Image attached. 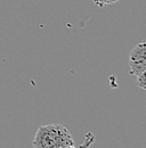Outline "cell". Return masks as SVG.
<instances>
[{"label":"cell","mask_w":146,"mask_h":148,"mask_svg":"<svg viewBox=\"0 0 146 148\" xmlns=\"http://www.w3.org/2000/svg\"><path fill=\"white\" fill-rule=\"evenodd\" d=\"M32 146L34 148H71L75 145L69 130L64 125L55 123L41 125L36 130Z\"/></svg>","instance_id":"1"},{"label":"cell","mask_w":146,"mask_h":148,"mask_svg":"<svg viewBox=\"0 0 146 148\" xmlns=\"http://www.w3.org/2000/svg\"><path fill=\"white\" fill-rule=\"evenodd\" d=\"M130 74L136 76L137 86L146 89V43L144 41L137 43L129 55Z\"/></svg>","instance_id":"2"},{"label":"cell","mask_w":146,"mask_h":148,"mask_svg":"<svg viewBox=\"0 0 146 148\" xmlns=\"http://www.w3.org/2000/svg\"><path fill=\"white\" fill-rule=\"evenodd\" d=\"M91 1H92L95 5L103 7V6H106V5H113V3L118 2L119 0H91Z\"/></svg>","instance_id":"3"}]
</instances>
